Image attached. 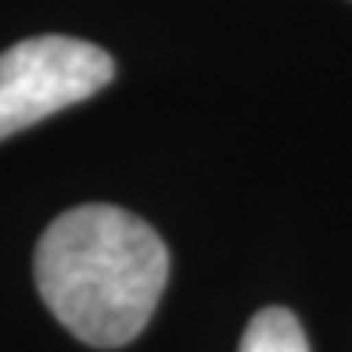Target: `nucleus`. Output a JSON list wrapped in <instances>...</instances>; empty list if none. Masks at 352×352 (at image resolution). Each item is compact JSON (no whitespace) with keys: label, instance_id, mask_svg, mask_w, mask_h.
I'll return each mask as SVG.
<instances>
[{"label":"nucleus","instance_id":"1","mask_svg":"<svg viewBox=\"0 0 352 352\" xmlns=\"http://www.w3.org/2000/svg\"><path fill=\"white\" fill-rule=\"evenodd\" d=\"M33 274L61 327L87 345L119 349L148 327L169 280V252L140 216L79 205L43 230Z\"/></svg>","mask_w":352,"mask_h":352},{"label":"nucleus","instance_id":"2","mask_svg":"<svg viewBox=\"0 0 352 352\" xmlns=\"http://www.w3.org/2000/svg\"><path fill=\"white\" fill-rule=\"evenodd\" d=\"M116 61L76 36H33L0 54V140L104 90Z\"/></svg>","mask_w":352,"mask_h":352},{"label":"nucleus","instance_id":"3","mask_svg":"<svg viewBox=\"0 0 352 352\" xmlns=\"http://www.w3.org/2000/svg\"><path fill=\"white\" fill-rule=\"evenodd\" d=\"M237 352H309V342L292 309L270 306L252 316Z\"/></svg>","mask_w":352,"mask_h":352}]
</instances>
